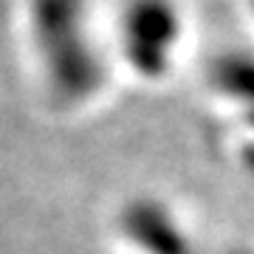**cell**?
<instances>
[{
    "label": "cell",
    "instance_id": "6da1fadb",
    "mask_svg": "<svg viewBox=\"0 0 254 254\" xmlns=\"http://www.w3.org/2000/svg\"><path fill=\"white\" fill-rule=\"evenodd\" d=\"M31 34L48 91L65 105L105 85V60L88 28V0H31Z\"/></svg>",
    "mask_w": 254,
    "mask_h": 254
},
{
    "label": "cell",
    "instance_id": "7a4b0ae2",
    "mask_svg": "<svg viewBox=\"0 0 254 254\" xmlns=\"http://www.w3.org/2000/svg\"><path fill=\"white\" fill-rule=\"evenodd\" d=\"M116 28L122 57L136 76H167L181 43V11L175 0H125Z\"/></svg>",
    "mask_w": 254,
    "mask_h": 254
},
{
    "label": "cell",
    "instance_id": "3957f363",
    "mask_svg": "<svg viewBox=\"0 0 254 254\" xmlns=\"http://www.w3.org/2000/svg\"><path fill=\"white\" fill-rule=\"evenodd\" d=\"M122 235L144 254H192L190 237L170 206L155 198H133L119 212Z\"/></svg>",
    "mask_w": 254,
    "mask_h": 254
},
{
    "label": "cell",
    "instance_id": "277c9868",
    "mask_svg": "<svg viewBox=\"0 0 254 254\" xmlns=\"http://www.w3.org/2000/svg\"><path fill=\"white\" fill-rule=\"evenodd\" d=\"M209 79L226 99L240 102L246 110H254V54L235 48L223 51L209 63Z\"/></svg>",
    "mask_w": 254,
    "mask_h": 254
},
{
    "label": "cell",
    "instance_id": "5b68a950",
    "mask_svg": "<svg viewBox=\"0 0 254 254\" xmlns=\"http://www.w3.org/2000/svg\"><path fill=\"white\" fill-rule=\"evenodd\" d=\"M243 158H246V164H249V170H254V144H252V147H246Z\"/></svg>",
    "mask_w": 254,
    "mask_h": 254
},
{
    "label": "cell",
    "instance_id": "8992f818",
    "mask_svg": "<svg viewBox=\"0 0 254 254\" xmlns=\"http://www.w3.org/2000/svg\"><path fill=\"white\" fill-rule=\"evenodd\" d=\"M249 125L254 127V110H249Z\"/></svg>",
    "mask_w": 254,
    "mask_h": 254
},
{
    "label": "cell",
    "instance_id": "52a82bcc",
    "mask_svg": "<svg viewBox=\"0 0 254 254\" xmlns=\"http://www.w3.org/2000/svg\"><path fill=\"white\" fill-rule=\"evenodd\" d=\"M229 254H254V252H229Z\"/></svg>",
    "mask_w": 254,
    "mask_h": 254
},
{
    "label": "cell",
    "instance_id": "ba28073f",
    "mask_svg": "<svg viewBox=\"0 0 254 254\" xmlns=\"http://www.w3.org/2000/svg\"><path fill=\"white\" fill-rule=\"evenodd\" d=\"M252 11H254V0H252Z\"/></svg>",
    "mask_w": 254,
    "mask_h": 254
}]
</instances>
